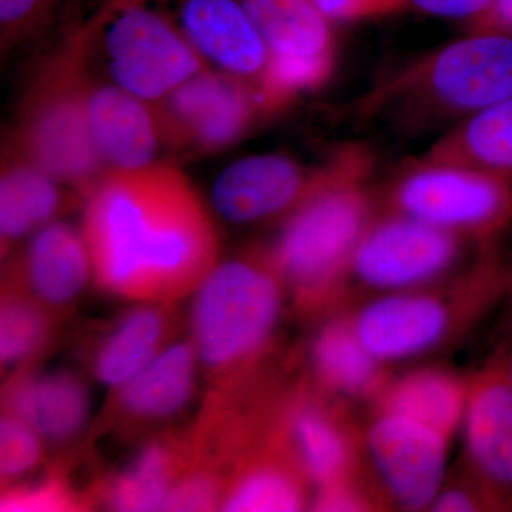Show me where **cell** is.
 Returning <instances> with one entry per match:
<instances>
[{
  "mask_svg": "<svg viewBox=\"0 0 512 512\" xmlns=\"http://www.w3.org/2000/svg\"><path fill=\"white\" fill-rule=\"evenodd\" d=\"M468 458L493 508L512 510V383L500 353L467 384Z\"/></svg>",
  "mask_w": 512,
  "mask_h": 512,
  "instance_id": "cell-13",
  "label": "cell"
},
{
  "mask_svg": "<svg viewBox=\"0 0 512 512\" xmlns=\"http://www.w3.org/2000/svg\"><path fill=\"white\" fill-rule=\"evenodd\" d=\"M268 47L259 99L266 114L322 86L336 63L332 20L311 0H241Z\"/></svg>",
  "mask_w": 512,
  "mask_h": 512,
  "instance_id": "cell-8",
  "label": "cell"
},
{
  "mask_svg": "<svg viewBox=\"0 0 512 512\" xmlns=\"http://www.w3.org/2000/svg\"><path fill=\"white\" fill-rule=\"evenodd\" d=\"M94 143L109 170H134L156 161L163 140L156 111L116 84L87 87Z\"/></svg>",
  "mask_w": 512,
  "mask_h": 512,
  "instance_id": "cell-17",
  "label": "cell"
},
{
  "mask_svg": "<svg viewBox=\"0 0 512 512\" xmlns=\"http://www.w3.org/2000/svg\"><path fill=\"white\" fill-rule=\"evenodd\" d=\"M167 303H144L127 313L101 342L93 372L103 386L121 389L168 346L173 319Z\"/></svg>",
  "mask_w": 512,
  "mask_h": 512,
  "instance_id": "cell-23",
  "label": "cell"
},
{
  "mask_svg": "<svg viewBox=\"0 0 512 512\" xmlns=\"http://www.w3.org/2000/svg\"><path fill=\"white\" fill-rule=\"evenodd\" d=\"M335 164L336 156L315 168L281 154L242 158L215 181L212 205L221 217L237 224L288 217L329 180Z\"/></svg>",
  "mask_w": 512,
  "mask_h": 512,
  "instance_id": "cell-12",
  "label": "cell"
},
{
  "mask_svg": "<svg viewBox=\"0 0 512 512\" xmlns=\"http://www.w3.org/2000/svg\"><path fill=\"white\" fill-rule=\"evenodd\" d=\"M471 239L399 212L375 218L350 259L348 274L383 293L414 291L444 278Z\"/></svg>",
  "mask_w": 512,
  "mask_h": 512,
  "instance_id": "cell-9",
  "label": "cell"
},
{
  "mask_svg": "<svg viewBox=\"0 0 512 512\" xmlns=\"http://www.w3.org/2000/svg\"><path fill=\"white\" fill-rule=\"evenodd\" d=\"M42 437L10 414L0 421V473L2 483H12L35 470L42 460Z\"/></svg>",
  "mask_w": 512,
  "mask_h": 512,
  "instance_id": "cell-30",
  "label": "cell"
},
{
  "mask_svg": "<svg viewBox=\"0 0 512 512\" xmlns=\"http://www.w3.org/2000/svg\"><path fill=\"white\" fill-rule=\"evenodd\" d=\"M363 345L379 362H399L437 348L453 329V308L431 292L384 293L352 319Z\"/></svg>",
  "mask_w": 512,
  "mask_h": 512,
  "instance_id": "cell-14",
  "label": "cell"
},
{
  "mask_svg": "<svg viewBox=\"0 0 512 512\" xmlns=\"http://www.w3.org/2000/svg\"><path fill=\"white\" fill-rule=\"evenodd\" d=\"M275 430L316 488L350 480L355 451L348 430L325 404L302 397L286 407Z\"/></svg>",
  "mask_w": 512,
  "mask_h": 512,
  "instance_id": "cell-20",
  "label": "cell"
},
{
  "mask_svg": "<svg viewBox=\"0 0 512 512\" xmlns=\"http://www.w3.org/2000/svg\"><path fill=\"white\" fill-rule=\"evenodd\" d=\"M86 497L74 491L62 477L53 476L36 484L9 485L3 491V512L79 511L86 510Z\"/></svg>",
  "mask_w": 512,
  "mask_h": 512,
  "instance_id": "cell-29",
  "label": "cell"
},
{
  "mask_svg": "<svg viewBox=\"0 0 512 512\" xmlns=\"http://www.w3.org/2000/svg\"><path fill=\"white\" fill-rule=\"evenodd\" d=\"M493 0H409V6L437 18L464 19L466 22L477 19L490 8Z\"/></svg>",
  "mask_w": 512,
  "mask_h": 512,
  "instance_id": "cell-35",
  "label": "cell"
},
{
  "mask_svg": "<svg viewBox=\"0 0 512 512\" xmlns=\"http://www.w3.org/2000/svg\"><path fill=\"white\" fill-rule=\"evenodd\" d=\"M224 488L225 480L217 468L195 461L174 485L163 511L220 510Z\"/></svg>",
  "mask_w": 512,
  "mask_h": 512,
  "instance_id": "cell-31",
  "label": "cell"
},
{
  "mask_svg": "<svg viewBox=\"0 0 512 512\" xmlns=\"http://www.w3.org/2000/svg\"><path fill=\"white\" fill-rule=\"evenodd\" d=\"M500 355L501 357H503L505 369H507L508 377H510L512 383V332L511 338L510 340H508L507 346L500 350Z\"/></svg>",
  "mask_w": 512,
  "mask_h": 512,
  "instance_id": "cell-39",
  "label": "cell"
},
{
  "mask_svg": "<svg viewBox=\"0 0 512 512\" xmlns=\"http://www.w3.org/2000/svg\"><path fill=\"white\" fill-rule=\"evenodd\" d=\"M181 22L202 56L258 94L271 55L241 0H187Z\"/></svg>",
  "mask_w": 512,
  "mask_h": 512,
  "instance_id": "cell-15",
  "label": "cell"
},
{
  "mask_svg": "<svg viewBox=\"0 0 512 512\" xmlns=\"http://www.w3.org/2000/svg\"><path fill=\"white\" fill-rule=\"evenodd\" d=\"M311 359L316 379L335 393L365 396L383 382L382 362L363 345L352 320L323 326L313 340Z\"/></svg>",
  "mask_w": 512,
  "mask_h": 512,
  "instance_id": "cell-27",
  "label": "cell"
},
{
  "mask_svg": "<svg viewBox=\"0 0 512 512\" xmlns=\"http://www.w3.org/2000/svg\"><path fill=\"white\" fill-rule=\"evenodd\" d=\"M369 507L366 495L360 493L350 480L318 488L312 503L313 510L328 512L365 511Z\"/></svg>",
  "mask_w": 512,
  "mask_h": 512,
  "instance_id": "cell-34",
  "label": "cell"
},
{
  "mask_svg": "<svg viewBox=\"0 0 512 512\" xmlns=\"http://www.w3.org/2000/svg\"><path fill=\"white\" fill-rule=\"evenodd\" d=\"M420 158L512 175V96L441 134Z\"/></svg>",
  "mask_w": 512,
  "mask_h": 512,
  "instance_id": "cell-25",
  "label": "cell"
},
{
  "mask_svg": "<svg viewBox=\"0 0 512 512\" xmlns=\"http://www.w3.org/2000/svg\"><path fill=\"white\" fill-rule=\"evenodd\" d=\"M493 507L488 498L483 493H476L468 488H446L440 490L433 503L430 505L431 511L437 512H471L485 510Z\"/></svg>",
  "mask_w": 512,
  "mask_h": 512,
  "instance_id": "cell-36",
  "label": "cell"
},
{
  "mask_svg": "<svg viewBox=\"0 0 512 512\" xmlns=\"http://www.w3.org/2000/svg\"><path fill=\"white\" fill-rule=\"evenodd\" d=\"M19 286L6 284L0 313V359L2 366L29 362L50 336V315Z\"/></svg>",
  "mask_w": 512,
  "mask_h": 512,
  "instance_id": "cell-28",
  "label": "cell"
},
{
  "mask_svg": "<svg viewBox=\"0 0 512 512\" xmlns=\"http://www.w3.org/2000/svg\"><path fill=\"white\" fill-rule=\"evenodd\" d=\"M90 274L92 258L83 234L66 222L53 221L35 232L8 282L50 311L77 299Z\"/></svg>",
  "mask_w": 512,
  "mask_h": 512,
  "instance_id": "cell-16",
  "label": "cell"
},
{
  "mask_svg": "<svg viewBox=\"0 0 512 512\" xmlns=\"http://www.w3.org/2000/svg\"><path fill=\"white\" fill-rule=\"evenodd\" d=\"M467 25L470 32L512 33V0H493L483 15Z\"/></svg>",
  "mask_w": 512,
  "mask_h": 512,
  "instance_id": "cell-37",
  "label": "cell"
},
{
  "mask_svg": "<svg viewBox=\"0 0 512 512\" xmlns=\"http://www.w3.org/2000/svg\"><path fill=\"white\" fill-rule=\"evenodd\" d=\"M194 460V437L150 441L104 485L101 498L114 511H163L174 485Z\"/></svg>",
  "mask_w": 512,
  "mask_h": 512,
  "instance_id": "cell-21",
  "label": "cell"
},
{
  "mask_svg": "<svg viewBox=\"0 0 512 512\" xmlns=\"http://www.w3.org/2000/svg\"><path fill=\"white\" fill-rule=\"evenodd\" d=\"M306 477L275 427L238 458L225 481L222 511H301L308 505Z\"/></svg>",
  "mask_w": 512,
  "mask_h": 512,
  "instance_id": "cell-18",
  "label": "cell"
},
{
  "mask_svg": "<svg viewBox=\"0 0 512 512\" xmlns=\"http://www.w3.org/2000/svg\"><path fill=\"white\" fill-rule=\"evenodd\" d=\"M284 288L268 251H258L215 265L195 289L191 340L218 396L235 389L268 348Z\"/></svg>",
  "mask_w": 512,
  "mask_h": 512,
  "instance_id": "cell-4",
  "label": "cell"
},
{
  "mask_svg": "<svg viewBox=\"0 0 512 512\" xmlns=\"http://www.w3.org/2000/svg\"><path fill=\"white\" fill-rule=\"evenodd\" d=\"M93 22L104 30L107 67L113 84L147 103H157L195 74L205 57L185 33L147 5L103 12Z\"/></svg>",
  "mask_w": 512,
  "mask_h": 512,
  "instance_id": "cell-7",
  "label": "cell"
},
{
  "mask_svg": "<svg viewBox=\"0 0 512 512\" xmlns=\"http://www.w3.org/2000/svg\"><path fill=\"white\" fill-rule=\"evenodd\" d=\"M92 33L84 26L37 77L6 148L87 198L106 175L87 113L84 53Z\"/></svg>",
  "mask_w": 512,
  "mask_h": 512,
  "instance_id": "cell-5",
  "label": "cell"
},
{
  "mask_svg": "<svg viewBox=\"0 0 512 512\" xmlns=\"http://www.w3.org/2000/svg\"><path fill=\"white\" fill-rule=\"evenodd\" d=\"M198 362L192 340L168 345L119 389L120 416L131 424H151L183 412L194 393Z\"/></svg>",
  "mask_w": 512,
  "mask_h": 512,
  "instance_id": "cell-22",
  "label": "cell"
},
{
  "mask_svg": "<svg viewBox=\"0 0 512 512\" xmlns=\"http://www.w3.org/2000/svg\"><path fill=\"white\" fill-rule=\"evenodd\" d=\"M389 204L392 212L490 244L512 225V175L419 158L394 181Z\"/></svg>",
  "mask_w": 512,
  "mask_h": 512,
  "instance_id": "cell-6",
  "label": "cell"
},
{
  "mask_svg": "<svg viewBox=\"0 0 512 512\" xmlns=\"http://www.w3.org/2000/svg\"><path fill=\"white\" fill-rule=\"evenodd\" d=\"M467 384L443 370H417L380 393V412L400 414L453 436L463 424Z\"/></svg>",
  "mask_w": 512,
  "mask_h": 512,
  "instance_id": "cell-26",
  "label": "cell"
},
{
  "mask_svg": "<svg viewBox=\"0 0 512 512\" xmlns=\"http://www.w3.org/2000/svg\"><path fill=\"white\" fill-rule=\"evenodd\" d=\"M332 22L383 18L410 8L409 0H311Z\"/></svg>",
  "mask_w": 512,
  "mask_h": 512,
  "instance_id": "cell-33",
  "label": "cell"
},
{
  "mask_svg": "<svg viewBox=\"0 0 512 512\" xmlns=\"http://www.w3.org/2000/svg\"><path fill=\"white\" fill-rule=\"evenodd\" d=\"M57 2L59 0H0L3 49L39 28Z\"/></svg>",
  "mask_w": 512,
  "mask_h": 512,
  "instance_id": "cell-32",
  "label": "cell"
},
{
  "mask_svg": "<svg viewBox=\"0 0 512 512\" xmlns=\"http://www.w3.org/2000/svg\"><path fill=\"white\" fill-rule=\"evenodd\" d=\"M512 96V33L470 32L387 73L356 101L357 120L402 136L450 130Z\"/></svg>",
  "mask_w": 512,
  "mask_h": 512,
  "instance_id": "cell-2",
  "label": "cell"
},
{
  "mask_svg": "<svg viewBox=\"0 0 512 512\" xmlns=\"http://www.w3.org/2000/svg\"><path fill=\"white\" fill-rule=\"evenodd\" d=\"M154 104L163 140L201 151L229 146L259 117L266 116L249 84L208 70L195 74Z\"/></svg>",
  "mask_w": 512,
  "mask_h": 512,
  "instance_id": "cell-10",
  "label": "cell"
},
{
  "mask_svg": "<svg viewBox=\"0 0 512 512\" xmlns=\"http://www.w3.org/2000/svg\"><path fill=\"white\" fill-rule=\"evenodd\" d=\"M83 237L97 284L130 301H177L217 265L210 212L187 175L163 161L107 171L87 195Z\"/></svg>",
  "mask_w": 512,
  "mask_h": 512,
  "instance_id": "cell-1",
  "label": "cell"
},
{
  "mask_svg": "<svg viewBox=\"0 0 512 512\" xmlns=\"http://www.w3.org/2000/svg\"><path fill=\"white\" fill-rule=\"evenodd\" d=\"M328 181L286 217L268 249L285 288L301 308L325 301L348 275L350 259L375 220L367 175L372 157L362 146L335 153Z\"/></svg>",
  "mask_w": 512,
  "mask_h": 512,
  "instance_id": "cell-3",
  "label": "cell"
},
{
  "mask_svg": "<svg viewBox=\"0 0 512 512\" xmlns=\"http://www.w3.org/2000/svg\"><path fill=\"white\" fill-rule=\"evenodd\" d=\"M60 183L35 164L5 148L0 180L2 255L20 239L53 222L63 208Z\"/></svg>",
  "mask_w": 512,
  "mask_h": 512,
  "instance_id": "cell-24",
  "label": "cell"
},
{
  "mask_svg": "<svg viewBox=\"0 0 512 512\" xmlns=\"http://www.w3.org/2000/svg\"><path fill=\"white\" fill-rule=\"evenodd\" d=\"M3 403L6 413L49 443L79 436L90 414L86 384L67 370L16 375L6 386Z\"/></svg>",
  "mask_w": 512,
  "mask_h": 512,
  "instance_id": "cell-19",
  "label": "cell"
},
{
  "mask_svg": "<svg viewBox=\"0 0 512 512\" xmlns=\"http://www.w3.org/2000/svg\"><path fill=\"white\" fill-rule=\"evenodd\" d=\"M130 5H147V0H106L104 3L103 12H110V10L123 8V6Z\"/></svg>",
  "mask_w": 512,
  "mask_h": 512,
  "instance_id": "cell-38",
  "label": "cell"
},
{
  "mask_svg": "<svg viewBox=\"0 0 512 512\" xmlns=\"http://www.w3.org/2000/svg\"><path fill=\"white\" fill-rule=\"evenodd\" d=\"M448 441L441 431L400 414L380 412L366 447L384 490L404 510L430 508L446 473Z\"/></svg>",
  "mask_w": 512,
  "mask_h": 512,
  "instance_id": "cell-11",
  "label": "cell"
}]
</instances>
